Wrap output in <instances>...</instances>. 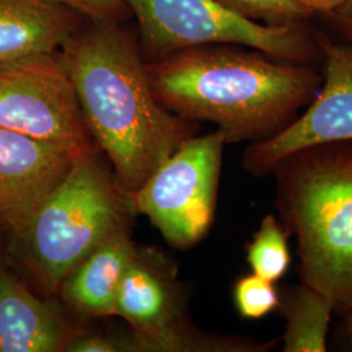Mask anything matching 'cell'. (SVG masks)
<instances>
[{"mask_svg":"<svg viewBox=\"0 0 352 352\" xmlns=\"http://www.w3.org/2000/svg\"><path fill=\"white\" fill-rule=\"evenodd\" d=\"M124 23L87 21L60 49L96 145L129 195L186 141L197 123L167 110Z\"/></svg>","mask_w":352,"mask_h":352,"instance_id":"1","label":"cell"},{"mask_svg":"<svg viewBox=\"0 0 352 352\" xmlns=\"http://www.w3.org/2000/svg\"><path fill=\"white\" fill-rule=\"evenodd\" d=\"M151 88L167 110L209 122L226 144L270 139L315 98L322 74L236 45H206L146 60Z\"/></svg>","mask_w":352,"mask_h":352,"instance_id":"2","label":"cell"},{"mask_svg":"<svg viewBox=\"0 0 352 352\" xmlns=\"http://www.w3.org/2000/svg\"><path fill=\"white\" fill-rule=\"evenodd\" d=\"M276 182L280 222L296 239L300 282L324 292L342 317L352 312V140L283 157Z\"/></svg>","mask_w":352,"mask_h":352,"instance_id":"3","label":"cell"},{"mask_svg":"<svg viewBox=\"0 0 352 352\" xmlns=\"http://www.w3.org/2000/svg\"><path fill=\"white\" fill-rule=\"evenodd\" d=\"M135 213L116 177L94 154L81 155L25 223L7 234L6 250L41 289L56 294L90 253L129 228Z\"/></svg>","mask_w":352,"mask_h":352,"instance_id":"4","label":"cell"},{"mask_svg":"<svg viewBox=\"0 0 352 352\" xmlns=\"http://www.w3.org/2000/svg\"><path fill=\"white\" fill-rule=\"evenodd\" d=\"M138 25L145 60L206 45H236L294 63L322 62L317 38L300 23L269 25L218 0H123Z\"/></svg>","mask_w":352,"mask_h":352,"instance_id":"5","label":"cell"},{"mask_svg":"<svg viewBox=\"0 0 352 352\" xmlns=\"http://www.w3.org/2000/svg\"><path fill=\"white\" fill-rule=\"evenodd\" d=\"M225 139L219 131L186 140L135 193L144 214L179 250L206 236L213 225Z\"/></svg>","mask_w":352,"mask_h":352,"instance_id":"6","label":"cell"},{"mask_svg":"<svg viewBox=\"0 0 352 352\" xmlns=\"http://www.w3.org/2000/svg\"><path fill=\"white\" fill-rule=\"evenodd\" d=\"M0 126L77 157L96 154L60 50L0 63Z\"/></svg>","mask_w":352,"mask_h":352,"instance_id":"7","label":"cell"},{"mask_svg":"<svg viewBox=\"0 0 352 352\" xmlns=\"http://www.w3.org/2000/svg\"><path fill=\"white\" fill-rule=\"evenodd\" d=\"M316 38L324 64L321 87L291 124L247 146L243 166L253 176L270 175L283 157L302 148L352 140V41Z\"/></svg>","mask_w":352,"mask_h":352,"instance_id":"8","label":"cell"},{"mask_svg":"<svg viewBox=\"0 0 352 352\" xmlns=\"http://www.w3.org/2000/svg\"><path fill=\"white\" fill-rule=\"evenodd\" d=\"M76 158L60 146L0 126V225L7 234L25 223Z\"/></svg>","mask_w":352,"mask_h":352,"instance_id":"9","label":"cell"},{"mask_svg":"<svg viewBox=\"0 0 352 352\" xmlns=\"http://www.w3.org/2000/svg\"><path fill=\"white\" fill-rule=\"evenodd\" d=\"M78 331L0 260V352H63Z\"/></svg>","mask_w":352,"mask_h":352,"instance_id":"10","label":"cell"},{"mask_svg":"<svg viewBox=\"0 0 352 352\" xmlns=\"http://www.w3.org/2000/svg\"><path fill=\"white\" fill-rule=\"evenodd\" d=\"M87 21L60 0H0V63L59 51Z\"/></svg>","mask_w":352,"mask_h":352,"instance_id":"11","label":"cell"},{"mask_svg":"<svg viewBox=\"0 0 352 352\" xmlns=\"http://www.w3.org/2000/svg\"><path fill=\"white\" fill-rule=\"evenodd\" d=\"M136 252L129 228L104 241L65 278L64 302L87 317L115 316V299L126 266Z\"/></svg>","mask_w":352,"mask_h":352,"instance_id":"12","label":"cell"},{"mask_svg":"<svg viewBox=\"0 0 352 352\" xmlns=\"http://www.w3.org/2000/svg\"><path fill=\"white\" fill-rule=\"evenodd\" d=\"M279 292V309L286 320L282 351H327L331 317L336 314L333 300L302 282Z\"/></svg>","mask_w":352,"mask_h":352,"instance_id":"13","label":"cell"},{"mask_svg":"<svg viewBox=\"0 0 352 352\" xmlns=\"http://www.w3.org/2000/svg\"><path fill=\"white\" fill-rule=\"evenodd\" d=\"M289 238V232L280 219L274 214H266L245 247L252 273L274 283L285 277L292 261Z\"/></svg>","mask_w":352,"mask_h":352,"instance_id":"14","label":"cell"},{"mask_svg":"<svg viewBox=\"0 0 352 352\" xmlns=\"http://www.w3.org/2000/svg\"><path fill=\"white\" fill-rule=\"evenodd\" d=\"M234 302L243 318L260 320L279 308L280 292L274 282L254 273L240 277L234 286Z\"/></svg>","mask_w":352,"mask_h":352,"instance_id":"15","label":"cell"},{"mask_svg":"<svg viewBox=\"0 0 352 352\" xmlns=\"http://www.w3.org/2000/svg\"><path fill=\"white\" fill-rule=\"evenodd\" d=\"M227 8L253 21L283 25L300 23L309 16L300 0H218Z\"/></svg>","mask_w":352,"mask_h":352,"instance_id":"16","label":"cell"},{"mask_svg":"<svg viewBox=\"0 0 352 352\" xmlns=\"http://www.w3.org/2000/svg\"><path fill=\"white\" fill-rule=\"evenodd\" d=\"M91 23H126L132 19L123 0H60Z\"/></svg>","mask_w":352,"mask_h":352,"instance_id":"17","label":"cell"},{"mask_svg":"<svg viewBox=\"0 0 352 352\" xmlns=\"http://www.w3.org/2000/svg\"><path fill=\"white\" fill-rule=\"evenodd\" d=\"M64 352H136L132 337H116L101 333H77Z\"/></svg>","mask_w":352,"mask_h":352,"instance_id":"18","label":"cell"},{"mask_svg":"<svg viewBox=\"0 0 352 352\" xmlns=\"http://www.w3.org/2000/svg\"><path fill=\"white\" fill-rule=\"evenodd\" d=\"M346 39L352 41V0H342L340 6L327 14Z\"/></svg>","mask_w":352,"mask_h":352,"instance_id":"19","label":"cell"},{"mask_svg":"<svg viewBox=\"0 0 352 352\" xmlns=\"http://www.w3.org/2000/svg\"><path fill=\"white\" fill-rule=\"evenodd\" d=\"M340 322L334 329L331 337H333V347H337L336 350L342 351H352V312L340 317Z\"/></svg>","mask_w":352,"mask_h":352,"instance_id":"20","label":"cell"},{"mask_svg":"<svg viewBox=\"0 0 352 352\" xmlns=\"http://www.w3.org/2000/svg\"><path fill=\"white\" fill-rule=\"evenodd\" d=\"M304 10L308 14L321 13L325 14L331 12L334 8H337L342 3V0H300Z\"/></svg>","mask_w":352,"mask_h":352,"instance_id":"21","label":"cell"},{"mask_svg":"<svg viewBox=\"0 0 352 352\" xmlns=\"http://www.w3.org/2000/svg\"><path fill=\"white\" fill-rule=\"evenodd\" d=\"M6 238H7V230L0 225V260L4 257V252H6Z\"/></svg>","mask_w":352,"mask_h":352,"instance_id":"22","label":"cell"}]
</instances>
